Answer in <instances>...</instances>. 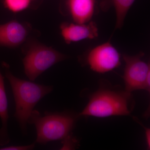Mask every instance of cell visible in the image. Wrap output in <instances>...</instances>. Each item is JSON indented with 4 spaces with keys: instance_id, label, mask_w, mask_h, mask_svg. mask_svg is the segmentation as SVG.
Segmentation results:
<instances>
[{
    "instance_id": "obj_1",
    "label": "cell",
    "mask_w": 150,
    "mask_h": 150,
    "mask_svg": "<svg viewBox=\"0 0 150 150\" xmlns=\"http://www.w3.org/2000/svg\"><path fill=\"white\" fill-rule=\"evenodd\" d=\"M6 76L10 84L16 104L14 117L22 133L27 134L28 120L36 105L53 90V86L39 84L32 81L21 79L11 72L8 66L3 64Z\"/></svg>"
},
{
    "instance_id": "obj_2",
    "label": "cell",
    "mask_w": 150,
    "mask_h": 150,
    "mask_svg": "<svg viewBox=\"0 0 150 150\" xmlns=\"http://www.w3.org/2000/svg\"><path fill=\"white\" fill-rule=\"evenodd\" d=\"M134 106L132 93L101 86L92 95L86 106L78 115L98 118L128 115Z\"/></svg>"
},
{
    "instance_id": "obj_3",
    "label": "cell",
    "mask_w": 150,
    "mask_h": 150,
    "mask_svg": "<svg viewBox=\"0 0 150 150\" xmlns=\"http://www.w3.org/2000/svg\"><path fill=\"white\" fill-rule=\"evenodd\" d=\"M79 115L70 112L46 111L42 115L37 110H33L28 123L35 126L37 133L35 142L42 145L48 142L63 140L71 134Z\"/></svg>"
},
{
    "instance_id": "obj_4",
    "label": "cell",
    "mask_w": 150,
    "mask_h": 150,
    "mask_svg": "<svg viewBox=\"0 0 150 150\" xmlns=\"http://www.w3.org/2000/svg\"><path fill=\"white\" fill-rule=\"evenodd\" d=\"M67 58L51 47L35 44L29 48L23 61L25 73L30 81H33L46 70Z\"/></svg>"
},
{
    "instance_id": "obj_5",
    "label": "cell",
    "mask_w": 150,
    "mask_h": 150,
    "mask_svg": "<svg viewBox=\"0 0 150 150\" xmlns=\"http://www.w3.org/2000/svg\"><path fill=\"white\" fill-rule=\"evenodd\" d=\"M144 56L142 53L135 56L123 55L125 63L123 78L126 91L145 90L150 92V64L142 60Z\"/></svg>"
},
{
    "instance_id": "obj_6",
    "label": "cell",
    "mask_w": 150,
    "mask_h": 150,
    "mask_svg": "<svg viewBox=\"0 0 150 150\" xmlns=\"http://www.w3.org/2000/svg\"><path fill=\"white\" fill-rule=\"evenodd\" d=\"M86 61L92 70L103 74L118 68L121 64V56L116 48L108 41L90 51Z\"/></svg>"
},
{
    "instance_id": "obj_7",
    "label": "cell",
    "mask_w": 150,
    "mask_h": 150,
    "mask_svg": "<svg viewBox=\"0 0 150 150\" xmlns=\"http://www.w3.org/2000/svg\"><path fill=\"white\" fill-rule=\"evenodd\" d=\"M61 34L68 44L84 39H93L98 36V30L95 23H64L60 26Z\"/></svg>"
},
{
    "instance_id": "obj_8",
    "label": "cell",
    "mask_w": 150,
    "mask_h": 150,
    "mask_svg": "<svg viewBox=\"0 0 150 150\" xmlns=\"http://www.w3.org/2000/svg\"><path fill=\"white\" fill-rule=\"evenodd\" d=\"M28 34L24 24L13 21L0 25V46L15 47L23 43Z\"/></svg>"
},
{
    "instance_id": "obj_9",
    "label": "cell",
    "mask_w": 150,
    "mask_h": 150,
    "mask_svg": "<svg viewBox=\"0 0 150 150\" xmlns=\"http://www.w3.org/2000/svg\"><path fill=\"white\" fill-rule=\"evenodd\" d=\"M67 4L75 23H85L91 21L95 8V0H67Z\"/></svg>"
},
{
    "instance_id": "obj_10",
    "label": "cell",
    "mask_w": 150,
    "mask_h": 150,
    "mask_svg": "<svg viewBox=\"0 0 150 150\" xmlns=\"http://www.w3.org/2000/svg\"><path fill=\"white\" fill-rule=\"evenodd\" d=\"M0 145L8 144L10 141L8 132V103L5 87L4 77L0 71Z\"/></svg>"
},
{
    "instance_id": "obj_11",
    "label": "cell",
    "mask_w": 150,
    "mask_h": 150,
    "mask_svg": "<svg viewBox=\"0 0 150 150\" xmlns=\"http://www.w3.org/2000/svg\"><path fill=\"white\" fill-rule=\"evenodd\" d=\"M135 0H109L116 14L115 29H121L124 25L127 13Z\"/></svg>"
},
{
    "instance_id": "obj_12",
    "label": "cell",
    "mask_w": 150,
    "mask_h": 150,
    "mask_svg": "<svg viewBox=\"0 0 150 150\" xmlns=\"http://www.w3.org/2000/svg\"><path fill=\"white\" fill-rule=\"evenodd\" d=\"M31 1L32 0H4L6 7L14 13L19 12L26 9Z\"/></svg>"
},
{
    "instance_id": "obj_13",
    "label": "cell",
    "mask_w": 150,
    "mask_h": 150,
    "mask_svg": "<svg viewBox=\"0 0 150 150\" xmlns=\"http://www.w3.org/2000/svg\"><path fill=\"white\" fill-rule=\"evenodd\" d=\"M63 141V146L62 149H74L78 146V141L72 136L71 134L65 138Z\"/></svg>"
},
{
    "instance_id": "obj_14",
    "label": "cell",
    "mask_w": 150,
    "mask_h": 150,
    "mask_svg": "<svg viewBox=\"0 0 150 150\" xmlns=\"http://www.w3.org/2000/svg\"><path fill=\"white\" fill-rule=\"evenodd\" d=\"M35 146V142L30 145L25 146H14L0 148V150H30Z\"/></svg>"
},
{
    "instance_id": "obj_15",
    "label": "cell",
    "mask_w": 150,
    "mask_h": 150,
    "mask_svg": "<svg viewBox=\"0 0 150 150\" xmlns=\"http://www.w3.org/2000/svg\"><path fill=\"white\" fill-rule=\"evenodd\" d=\"M138 122V123H140L142 125V126L144 128L145 131V134H146V141L148 149H150V129L149 128L145 127L144 125L140 123V121H139L138 120L137 121Z\"/></svg>"
},
{
    "instance_id": "obj_16",
    "label": "cell",
    "mask_w": 150,
    "mask_h": 150,
    "mask_svg": "<svg viewBox=\"0 0 150 150\" xmlns=\"http://www.w3.org/2000/svg\"><path fill=\"white\" fill-rule=\"evenodd\" d=\"M32 1H33V0H32Z\"/></svg>"
}]
</instances>
